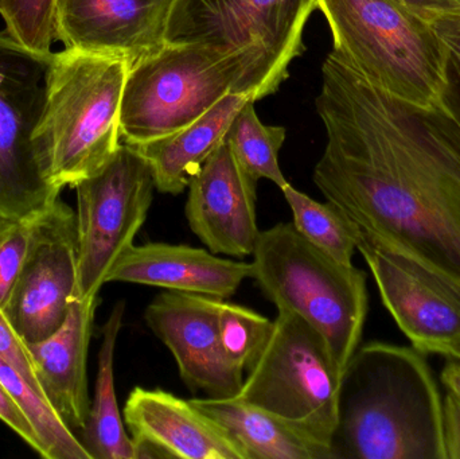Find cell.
<instances>
[{"label": "cell", "mask_w": 460, "mask_h": 459, "mask_svg": "<svg viewBox=\"0 0 460 459\" xmlns=\"http://www.w3.org/2000/svg\"><path fill=\"white\" fill-rule=\"evenodd\" d=\"M316 110L326 131L314 183L357 237L460 293V94L431 108L381 91L334 50Z\"/></svg>", "instance_id": "1"}, {"label": "cell", "mask_w": 460, "mask_h": 459, "mask_svg": "<svg viewBox=\"0 0 460 459\" xmlns=\"http://www.w3.org/2000/svg\"><path fill=\"white\" fill-rule=\"evenodd\" d=\"M334 459H447L443 398L427 356L373 341L341 377Z\"/></svg>", "instance_id": "2"}, {"label": "cell", "mask_w": 460, "mask_h": 459, "mask_svg": "<svg viewBox=\"0 0 460 459\" xmlns=\"http://www.w3.org/2000/svg\"><path fill=\"white\" fill-rule=\"evenodd\" d=\"M279 86L256 51L224 53L199 43L166 42L129 66L121 99V140L139 146L169 137L226 94L260 100Z\"/></svg>", "instance_id": "3"}, {"label": "cell", "mask_w": 460, "mask_h": 459, "mask_svg": "<svg viewBox=\"0 0 460 459\" xmlns=\"http://www.w3.org/2000/svg\"><path fill=\"white\" fill-rule=\"evenodd\" d=\"M128 69L115 57L66 48L53 53L32 140L46 180L59 190L97 174L120 148Z\"/></svg>", "instance_id": "4"}, {"label": "cell", "mask_w": 460, "mask_h": 459, "mask_svg": "<svg viewBox=\"0 0 460 459\" xmlns=\"http://www.w3.org/2000/svg\"><path fill=\"white\" fill-rule=\"evenodd\" d=\"M335 53L373 85L419 108L437 105L451 86L445 43L404 0H316Z\"/></svg>", "instance_id": "5"}, {"label": "cell", "mask_w": 460, "mask_h": 459, "mask_svg": "<svg viewBox=\"0 0 460 459\" xmlns=\"http://www.w3.org/2000/svg\"><path fill=\"white\" fill-rule=\"evenodd\" d=\"M252 258L251 278L268 301L321 334L342 377L358 349L369 310L365 271L335 260L292 223L260 232Z\"/></svg>", "instance_id": "6"}, {"label": "cell", "mask_w": 460, "mask_h": 459, "mask_svg": "<svg viewBox=\"0 0 460 459\" xmlns=\"http://www.w3.org/2000/svg\"><path fill=\"white\" fill-rule=\"evenodd\" d=\"M340 383L321 334L297 315L279 312L270 340L245 372L235 399L270 412L332 449Z\"/></svg>", "instance_id": "7"}, {"label": "cell", "mask_w": 460, "mask_h": 459, "mask_svg": "<svg viewBox=\"0 0 460 459\" xmlns=\"http://www.w3.org/2000/svg\"><path fill=\"white\" fill-rule=\"evenodd\" d=\"M77 193V298H94L118 259L134 244L147 220L155 182L146 159L121 143L97 174L75 186Z\"/></svg>", "instance_id": "8"}, {"label": "cell", "mask_w": 460, "mask_h": 459, "mask_svg": "<svg viewBox=\"0 0 460 459\" xmlns=\"http://www.w3.org/2000/svg\"><path fill=\"white\" fill-rule=\"evenodd\" d=\"M51 57L32 53L0 31V218L32 217L61 193L46 180L32 140Z\"/></svg>", "instance_id": "9"}, {"label": "cell", "mask_w": 460, "mask_h": 459, "mask_svg": "<svg viewBox=\"0 0 460 459\" xmlns=\"http://www.w3.org/2000/svg\"><path fill=\"white\" fill-rule=\"evenodd\" d=\"M315 8L316 0H174L166 40L256 51L281 85L305 51L303 32Z\"/></svg>", "instance_id": "10"}, {"label": "cell", "mask_w": 460, "mask_h": 459, "mask_svg": "<svg viewBox=\"0 0 460 459\" xmlns=\"http://www.w3.org/2000/svg\"><path fill=\"white\" fill-rule=\"evenodd\" d=\"M75 212L61 199L32 218L29 252L3 312L19 336L40 342L56 333L77 296Z\"/></svg>", "instance_id": "11"}, {"label": "cell", "mask_w": 460, "mask_h": 459, "mask_svg": "<svg viewBox=\"0 0 460 459\" xmlns=\"http://www.w3.org/2000/svg\"><path fill=\"white\" fill-rule=\"evenodd\" d=\"M381 301L412 348L460 361V293L413 261L357 237Z\"/></svg>", "instance_id": "12"}, {"label": "cell", "mask_w": 460, "mask_h": 459, "mask_svg": "<svg viewBox=\"0 0 460 459\" xmlns=\"http://www.w3.org/2000/svg\"><path fill=\"white\" fill-rule=\"evenodd\" d=\"M223 301L166 290L145 312L146 323L169 348L186 387L212 399L235 398L245 377L230 366L221 345L218 314Z\"/></svg>", "instance_id": "13"}, {"label": "cell", "mask_w": 460, "mask_h": 459, "mask_svg": "<svg viewBox=\"0 0 460 459\" xmlns=\"http://www.w3.org/2000/svg\"><path fill=\"white\" fill-rule=\"evenodd\" d=\"M185 212L193 234L216 255L246 258L259 239L257 182L224 142L189 185Z\"/></svg>", "instance_id": "14"}, {"label": "cell", "mask_w": 460, "mask_h": 459, "mask_svg": "<svg viewBox=\"0 0 460 459\" xmlns=\"http://www.w3.org/2000/svg\"><path fill=\"white\" fill-rule=\"evenodd\" d=\"M174 0H57L65 48L128 62L155 53L166 40Z\"/></svg>", "instance_id": "15"}, {"label": "cell", "mask_w": 460, "mask_h": 459, "mask_svg": "<svg viewBox=\"0 0 460 459\" xmlns=\"http://www.w3.org/2000/svg\"><path fill=\"white\" fill-rule=\"evenodd\" d=\"M123 419L134 441L135 459H245L218 423L167 391L134 388Z\"/></svg>", "instance_id": "16"}, {"label": "cell", "mask_w": 460, "mask_h": 459, "mask_svg": "<svg viewBox=\"0 0 460 459\" xmlns=\"http://www.w3.org/2000/svg\"><path fill=\"white\" fill-rule=\"evenodd\" d=\"M251 275V263L220 258L202 248L147 243L124 251L108 274L107 283L153 286L226 301Z\"/></svg>", "instance_id": "17"}, {"label": "cell", "mask_w": 460, "mask_h": 459, "mask_svg": "<svg viewBox=\"0 0 460 459\" xmlns=\"http://www.w3.org/2000/svg\"><path fill=\"white\" fill-rule=\"evenodd\" d=\"M99 296L70 302L66 320L56 333L29 344L43 395L73 431L88 420V350Z\"/></svg>", "instance_id": "18"}, {"label": "cell", "mask_w": 460, "mask_h": 459, "mask_svg": "<svg viewBox=\"0 0 460 459\" xmlns=\"http://www.w3.org/2000/svg\"><path fill=\"white\" fill-rule=\"evenodd\" d=\"M253 94L229 93L201 118L185 128L145 143L132 146L150 166L159 193H183L210 155L226 142L233 119Z\"/></svg>", "instance_id": "19"}, {"label": "cell", "mask_w": 460, "mask_h": 459, "mask_svg": "<svg viewBox=\"0 0 460 459\" xmlns=\"http://www.w3.org/2000/svg\"><path fill=\"white\" fill-rule=\"evenodd\" d=\"M190 402L229 434L245 459H332L330 447L240 399L194 398Z\"/></svg>", "instance_id": "20"}, {"label": "cell", "mask_w": 460, "mask_h": 459, "mask_svg": "<svg viewBox=\"0 0 460 459\" xmlns=\"http://www.w3.org/2000/svg\"><path fill=\"white\" fill-rule=\"evenodd\" d=\"M124 312L126 304L118 302L102 326L93 401L85 428L81 431V442L92 459H135L134 441L126 431V423L119 410L113 371L116 344L123 328Z\"/></svg>", "instance_id": "21"}, {"label": "cell", "mask_w": 460, "mask_h": 459, "mask_svg": "<svg viewBox=\"0 0 460 459\" xmlns=\"http://www.w3.org/2000/svg\"><path fill=\"white\" fill-rule=\"evenodd\" d=\"M254 102H246L233 119L226 142L241 169L254 182L268 180L283 190L289 182L279 166V153L286 142V128L262 124Z\"/></svg>", "instance_id": "22"}, {"label": "cell", "mask_w": 460, "mask_h": 459, "mask_svg": "<svg viewBox=\"0 0 460 459\" xmlns=\"http://www.w3.org/2000/svg\"><path fill=\"white\" fill-rule=\"evenodd\" d=\"M283 196L291 207L292 224L305 240L340 263L353 264L357 228L334 205L315 201L289 183Z\"/></svg>", "instance_id": "23"}, {"label": "cell", "mask_w": 460, "mask_h": 459, "mask_svg": "<svg viewBox=\"0 0 460 459\" xmlns=\"http://www.w3.org/2000/svg\"><path fill=\"white\" fill-rule=\"evenodd\" d=\"M0 380L15 396L48 449L49 459H92L83 442L48 399L0 358Z\"/></svg>", "instance_id": "24"}, {"label": "cell", "mask_w": 460, "mask_h": 459, "mask_svg": "<svg viewBox=\"0 0 460 459\" xmlns=\"http://www.w3.org/2000/svg\"><path fill=\"white\" fill-rule=\"evenodd\" d=\"M218 329L226 360L235 371L245 375L270 340L273 321L248 307L223 301Z\"/></svg>", "instance_id": "25"}, {"label": "cell", "mask_w": 460, "mask_h": 459, "mask_svg": "<svg viewBox=\"0 0 460 459\" xmlns=\"http://www.w3.org/2000/svg\"><path fill=\"white\" fill-rule=\"evenodd\" d=\"M4 31L19 45L51 56L59 40L57 0H0Z\"/></svg>", "instance_id": "26"}, {"label": "cell", "mask_w": 460, "mask_h": 459, "mask_svg": "<svg viewBox=\"0 0 460 459\" xmlns=\"http://www.w3.org/2000/svg\"><path fill=\"white\" fill-rule=\"evenodd\" d=\"M37 216V215H35ZM32 217L0 218V307H4L29 252Z\"/></svg>", "instance_id": "27"}, {"label": "cell", "mask_w": 460, "mask_h": 459, "mask_svg": "<svg viewBox=\"0 0 460 459\" xmlns=\"http://www.w3.org/2000/svg\"><path fill=\"white\" fill-rule=\"evenodd\" d=\"M0 358L15 369L38 393L45 398L37 376L34 357L29 344L19 336L0 307Z\"/></svg>", "instance_id": "28"}, {"label": "cell", "mask_w": 460, "mask_h": 459, "mask_svg": "<svg viewBox=\"0 0 460 459\" xmlns=\"http://www.w3.org/2000/svg\"><path fill=\"white\" fill-rule=\"evenodd\" d=\"M0 420L4 422L11 430L15 431L40 457L49 459L45 444L38 436L37 430L30 422L27 415L24 414L15 396L3 384L2 380H0Z\"/></svg>", "instance_id": "29"}, {"label": "cell", "mask_w": 460, "mask_h": 459, "mask_svg": "<svg viewBox=\"0 0 460 459\" xmlns=\"http://www.w3.org/2000/svg\"><path fill=\"white\" fill-rule=\"evenodd\" d=\"M448 53L451 81L460 94V18H439L431 22Z\"/></svg>", "instance_id": "30"}, {"label": "cell", "mask_w": 460, "mask_h": 459, "mask_svg": "<svg viewBox=\"0 0 460 459\" xmlns=\"http://www.w3.org/2000/svg\"><path fill=\"white\" fill-rule=\"evenodd\" d=\"M443 442L446 457L460 459V398L453 393L443 399Z\"/></svg>", "instance_id": "31"}, {"label": "cell", "mask_w": 460, "mask_h": 459, "mask_svg": "<svg viewBox=\"0 0 460 459\" xmlns=\"http://www.w3.org/2000/svg\"><path fill=\"white\" fill-rule=\"evenodd\" d=\"M427 21L439 18H460V0H404Z\"/></svg>", "instance_id": "32"}, {"label": "cell", "mask_w": 460, "mask_h": 459, "mask_svg": "<svg viewBox=\"0 0 460 459\" xmlns=\"http://www.w3.org/2000/svg\"><path fill=\"white\" fill-rule=\"evenodd\" d=\"M440 379L448 393H456L460 398V363L458 361L448 363L443 368Z\"/></svg>", "instance_id": "33"}]
</instances>
